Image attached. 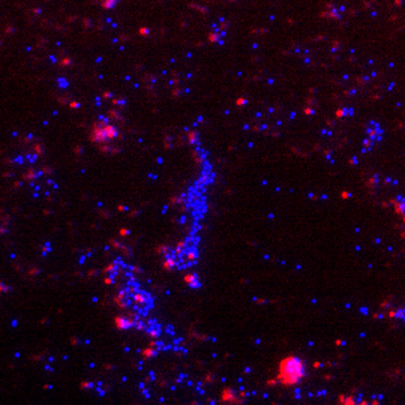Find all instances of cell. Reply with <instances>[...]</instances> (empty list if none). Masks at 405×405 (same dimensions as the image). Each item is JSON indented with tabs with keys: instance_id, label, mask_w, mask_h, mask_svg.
<instances>
[{
	"instance_id": "obj_1",
	"label": "cell",
	"mask_w": 405,
	"mask_h": 405,
	"mask_svg": "<svg viewBox=\"0 0 405 405\" xmlns=\"http://www.w3.org/2000/svg\"><path fill=\"white\" fill-rule=\"evenodd\" d=\"M306 374V366L300 359L297 357H288L282 360L279 364V374L278 380L284 386H294Z\"/></svg>"
},
{
	"instance_id": "obj_2",
	"label": "cell",
	"mask_w": 405,
	"mask_h": 405,
	"mask_svg": "<svg viewBox=\"0 0 405 405\" xmlns=\"http://www.w3.org/2000/svg\"><path fill=\"white\" fill-rule=\"evenodd\" d=\"M395 317L399 318V320H402V321H405V309L396 311V312H395Z\"/></svg>"
}]
</instances>
